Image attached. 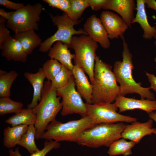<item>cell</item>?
Segmentation results:
<instances>
[{"label": "cell", "instance_id": "cell-1", "mask_svg": "<svg viewBox=\"0 0 156 156\" xmlns=\"http://www.w3.org/2000/svg\"><path fill=\"white\" fill-rule=\"evenodd\" d=\"M122 39V60L115 62L113 70L117 81L120 84L119 95L125 96L128 94L135 93L140 95L141 99L155 100V95L150 90L151 88L143 87L141 83H137L134 79L132 75L134 68L132 55L124 38Z\"/></svg>", "mask_w": 156, "mask_h": 156}, {"label": "cell", "instance_id": "cell-2", "mask_svg": "<svg viewBox=\"0 0 156 156\" xmlns=\"http://www.w3.org/2000/svg\"><path fill=\"white\" fill-rule=\"evenodd\" d=\"M112 66L96 56L94 69V80L91 84L93 93L92 104L113 103L119 95V86Z\"/></svg>", "mask_w": 156, "mask_h": 156}, {"label": "cell", "instance_id": "cell-3", "mask_svg": "<svg viewBox=\"0 0 156 156\" xmlns=\"http://www.w3.org/2000/svg\"><path fill=\"white\" fill-rule=\"evenodd\" d=\"M61 98L57 95V89L53 87L51 81H45L41 100L33 109L37 116L34 125L36 139H40L48 125L55 120L57 115L62 110V105L60 101Z\"/></svg>", "mask_w": 156, "mask_h": 156}, {"label": "cell", "instance_id": "cell-4", "mask_svg": "<svg viewBox=\"0 0 156 156\" xmlns=\"http://www.w3.org/2000/svg\"><path fill=\"white\" fill-rule=\"evenodd\" d=\"M126 125L123 122L95 125L83 131L76 142L80 145L94 148L109 147L114 141L122 138L121 134Z\"/></svg>", "mask_w": 156, "mask_h": 156}, {"label": "cell", "instance_id": "cell-5", "mask_svg": "<svg viewBox=\"0 0 156 156\" xmlns=\"http://www.w3.org/2000/svg\"><path fill=\"white\" fill-rule=\"evenodd\" d=\"M94 125L92 119L88 115L65 123L55 119L49 124L40 139L58 142L66 141L76 142L83 131Z\"/></svg>", "mask_w": 156, "mask_h": 156}, {"label": "cell", "instance_id": "cell-6", "mask_svg": "<svg viewBox=\"0 0 156 156\" xmlns=\"http://www.w3.org/2000/svg\"><path fill=\"white\" fill-rule=\"evenodd\" d=\"M69 47L75 52V65L81 68L88 75L92 84L94 80V69L98 43L89 36H73Z\"/></svg>", "mask_w": 156, "mask_h": 156}, {"label": "cell", "instance_id": "cell-7", "mask_svg": "<svg viewBox=\"0 0 156 156\" xmlns=\"http://www.w3.org/2000/svg\"><path fill=\"white\" fill-rule=\"evenodd\" d=\"M49 14L52 23L57 27V29L53 35L42 43L39 49L40 51L46 53L49 51L53 44L57 41L67 44L69 47L72 38L74 35H88L84 29L76 30L74 27V26L80 23L81 20H74L64 12L62 15L54 16L51 14Z\"/></svg>", "mask_w": 156, "mask_h": 156}, {"label": "cell", "instance_id": "cell-8", "mask_svg": "<svg viewBox=\"0 0 156 156\" xmlns=\"http://www.w3.org/2000/svg\"><path fill=\"white\" fill-rule=\"evenodd\" d=\"M44 8L40 3L34 5L27 4L22 9L12 11L6 26L14 33L38 29V22Z\"/></svg>", "mask_w": 156, "mask_h": 156}, {"label": "cell", "instance_id": "cell-9", "mask_svg": "<svg viewBox=\"0 0 156 156\" xmlns=\"http://www.w3.org/2000/svg\"><path fill=\"white\" fill-rule=\"evenodd\" d=\"M73 75L64 86L57 89V94L62 97L61 115L65 116L73 114H78L82 117L87 116L86 103L77 91Z\"/></svg>", "mask_w": 156, "mask_h": 156}, {"label": "cell", "instance_id": "cell-10", "mask_svg": "<svg viewBox=\"0 0 156 156\" xmlns=\"http://www.w3.org/2000/svg\"><path fill=\"white\" fill-rule=\"evenodd\" d=\"M86 103L87 115L92 119L95 125L119 122H133L137 121L135 118L118 113V108L114 103Z\"/></svg>", "mask_w": 156, "mask_h": 156}, {"label": "cell", "instance_id": "cell-11", "mask_svg": "<svg viewBox=\"0 0 156 156\" xmlns=\"http://www.w3.org/2000/svg\"><path fill=\"white\" fill-rule=\"evenodd\" d=\"M100 19L109 39L124 37L123 34L129 26L121 16L112 12L105 10L101 12Z\"/></svg>", "mask_w": 156, "mask_h": 156}, {"label": "cell", "instance_id": "cell-12", "mask_svg": "<svg viewBox=\"0 0 156 156\" xmlns=\"http://www.w3.org/2000/svg\"><path fill=\"white\" fill-rule=\"evenodd\" d=\"M83 29L95 42L104 49L109 48L111 43L107 33L99 18L93 14L88 17L84 25Z\"/></svg>", "mask_w": 156, "mask_h": 156}, {"label": "cell", "instance_id": "cell-13", "mask_svg": "<svg viewBox=\"0 0 156 156\" xmlns=\"http://www.w3.org/2000/svg\"><path fill=\"white\" fill-rule=\"evenodd\" d=\"M114 103L119 109L120 113L135 109L142 110L148 114L156 111L155 100L145 99L139 100L118 95Z\"/></svg>", "mask_w": 156, "mask_h": 156}, {"label": "cell", "instance_id": "cell-14", "mask_svg": "<svg viewBox=\"0 0 156 156\" xmlns=\"http://www.w3.org/2000/svg\"><path fill=\"white\" fill-rule=\"evenodd\" d=\"M153 120L151 119L143 123L133 122L131 125H126L121 134L122 138L138 143L145 136L155 134L156 129L153 128Z\"/></svg>", "mask_w": 156, "mask_h": 156}, {"label": "cell", "instance_id": "cell-15", "mask_svg": "<svg viewBox=\"0 0 156 156\" xmlns=\"http://www.w3.org/2000/svg\"><path fill=\"white\" fill-rule=\"evenodd\" d=\"M1 55L7 60L24 63L27 59V55L24 51L20 42L11 36L1 45Z\"/></svg>", "mask_w": 156, "mask_h": 156}, {"label": "cell", "instance_id": "cell-16", "mask_svg": "<svg viewBox=\"0 0 156 156\" xmlns=\"http://www.w3.org/2000/svg\"><path fill=\"white\" fill-rule=\"evenodd\" d=\"M136 7L134 0H110L104 9L117 13L129 27H131L135 17L134 12Z\"/></svg>", "mask_w": 156, "mask_h": 156}, {"label": "cell", "instance_id": "cell-17", "mask_svg": "<svg viewBox=\"0 0 156 156\" xmlns=\"http://www.w3.org/2000/svg\"><path fill=\"white\" fill-rule=\"evenodd\" d=\"M77 91L86 101L92 104V86L89 82L83 70L78 66L75 65L72 70Z\"/></svg>", "mask_w": 156, "mask_h": 156}, {"label": "cell", "instance_id": "cell-18", "mask_svg": "<svg viewBox=\"0 0 156 156\" xmlns=\"http://www.w3.org/2000/svg\"><path fill=\"white\" fill-rule=\"evenodd\" d=\"M24 76L33 88L32 99L31 102L27 105V108L33 109L38 105V102L41 100L44 80L46 78L42 68H39L38 71L35 73L26 72L24 73Z\"/></svg>", "mask_w": 156, "mask_h": 156}, {"label": "cell", "instance_id": "cell-19", "mask_svg": "<svg viewBox=\"0 0 156 156\" xmlns=\"http://www.w3.org/2000/svg\"><path fill=\"white\" fill-rule=\"evenodd\" d=\"M137 12L133 22V24L138 23L143 31V37L151 40L154 38L156 33V27L151 26L149 24L145 9V0H137Z\"/></svg>", "mask_w": 156, "mask_h": 156}, {"label": "cell", "instance_id": "cell-20", "mask_svg": "<svg viewBox=\"0 0 156 156\" xmlns=\"http://www.w3.org/2000/svg\"><path fill=\"white\" fill-rule=\"evenodd\" d=\"M68 48L67 44L57 41L49 51L48 55L50 59L57 60L62 65L72 70L74 65L72 60L74 59L75 55L71 53Z\"/></svg>", "mask_w": 156, "mask_h": 156}, {"label": "cell", "instance_id": "cell-21", "mask_svg": "<svg viewBox=\"0 0 156 156\" xmlns=\"http://www.w3.org/2000/svg\"><path fill=\"white\" fill-rule=\"evenodd\" d=\"M13 37L20 42L27 55L42 43L41 38L33 30L15 33Z\"/></svg>", "mask_w": 156, "mask_h": 156}, {"label": "cell", "instance_id": "cell-22", "mask_svg": "<svg viewBox=\"0 0 156 156\" xmlns=\"http://www.w3.org/2000/svg\"><path fill=\"white\" fill-rule=\"evenodd\" d=\"M28 126L19 125L8 127L3 130V144L7 148H12L17 145L23 135L26 132Z\"/></svg>", "mask_w": 156, "mask_h": 156}, {"label": "cell", "instance_id": "cell-23", "mask_svg": "<svg viewBox=\"0 0 156 156\" xmlns=\"http://www.w3.org/2000/svg\"><path fill=\"white\" fill-rule=\"evenodd\" d=\"M36 118L37 116L33 109H23L20 112L5 120V122L12 127L22 125H34Z\"/></svg>", "mask_w": 156, "mask_h": 156}, {"label": "cell", "instance_id": "cell-24", "mask_svg": "<svg viewBox=\"0 0 156 156\" xmlns=\"http://www.w3.org/2000/svg\"><path fill=\"white\" fill-rule=\"evenodd\" d=\"M113 142L109 146L107 153L110 156L122 155L129 156L132 154L131 149L136 143L132 141H127L121 138Z\"/></svg>", "mask_w": 156, "mask_h": 156}, {"label": "cell", "instance_id": "cell-25", "mask_svg": "<svg viewBox=\"0 0 156 156\" xmlns=\"http://www.w3.org/2000/svg\"><path fill=\"white\" fill-rule=\"evenodd\" d=\"M18 76L15 70L7 72L0 70V97H10L11 88L14 80Z\"/></svg>", "mask_w": 156, "mask_h": 156}, {"label": "cell", "instance_id": "cell-26", "mask_svg": "<svg viewBox=\"0 0 156 156\" xmlns=\"http://www.w3.org/2000/svg\"><path fill=\"white\" fill-rule=\"evenodd\" d=\"M36 133V129L34 125L29 126L26 132L22 136L17 144L26 148L30 155L40 150L35 142Z\"/></svg>", "mask_w": 156, "mask_h": 156}, {"label": "cell", "instance_id": "cell-27", "mask_svg": "<svg viewBox=\"0 0 156 156\" xmlns=\"http://www.w3.org/2000/svg\"><path fill=\"white\" fill-rule=\"evenodd\" d=\"M23 105L20 102L12 100L10 97L0 98V115L9 113H17L23 109Z\"/></svg>", "mask_w": 156, "mask_h": 156}, {"label": "cell", "instance_id": "cell-28", "mask_svg": "<svg viewBox=\"0 0 156 156\" xmlns=\"http://www.w3.org/2000/svg\"><path fill=\"white\" fill-rule=\"evenodd\" d=\"M44 144V146L42 149L35 152L29 156H46L52 149L58 148L60 145L59 142L53 140H46ZM9 153L10 156H23L20 153L18 147L16 148L14 151L10 149Z\"/></svg>", "mask_w": 156, "mask_h": 156}, {"label": "cell", "instance_id": "cell-29", "mask_svg": "<svg viewBox=\"0 0 156 156\" xmlns=\"http://www.w3.org/2000/svg\"><path fill=\"white\" fill-rule=\"evenodd\" d=\"M62 65L57 60L50 59L47 61L42 68L48 80L51 81L60 71Z\"/></svg>", "mask_w": 156, "mask_h": 156}, {"label": "cell", "instance_id": "cell-30", "mask_svg": "<svg viewBox=\"0 0 156 156\" xmlns=\"http://www.w3.org/2000/svg\"><path fill=\"white\" fill-rule=\"evenodd\" d=\"M71 10L70 17L77 21L80 18L85 10L90 6L88 0H70Z\"/></svg>", "mask_w": 156, "mask_h": 156}, {"label": "cell", "instance_id": "cell-31", "mask_svg": "<svg viewBox=\"0 0 156 156\" xmlns=\"http://www.w3.org/2000/svg\"><path fill=\"white\" fill-rule=\"evenodd\" d=\"M72 75V70L68 69L62 65L60 71L51 81L52 86L57 89L64 86L67 83L70 78Z\"/></svg>", "mask_w": 156, "mask_h": 156}, {"label": "cell", "instance_id": "cell-32", "mask_svg": "<svg viewBox=\"0 0 156 156\" xmlns=\"http://www.w3.org/2000/svg\"><path fill=\"white\" fill-rule=\"evenodd\" d=\"M7 20L0 16V45L4 41L12 36L10 32L7 27H6L5 23Z\"/></svg>", "mask_w": 156, "mask_h": 156}, {"label": "cell", "instance_id": "cell-33", "mask_svg": "<svg viewBox=\"0 0 156 156\" xmlns=\"http://www.w3.org/2000/svg\"><path fill=\"white\" fill-rule=\"evenodd\" d=\"M110 0H88L90 6L92 10L98 11L103 9L109 3Z\"/></svg>", "mask_w": 156, "mask_h": 156}, {"label": "cell", "instance_id": "cell-34", "mask_svg": "<svg viewBox=\"0 0 156 156\" xmlns=\"http://www.w3.org/2000/svg\"><path fill=\"white\" fill-rule=\"evenodd\" d=\"M0 4L7 8L16 11L25 6L23 3H16L8 0H0Z\"/></svg>", "mask_w": 156, "mask_h": 156}, {"label": "cell", "instance_id": "cell-35", "mask_svg": "<svg viewBox=\"0 0 156 156\" xmlns=\"http://www.w3.org/2000/svg\"><path fill=\"white\" fill-rule=\"evenodd\" d=\"M57 8L63 11L70 17L71 10L70 0H59Z\"/></svg>", "mask_w": 156, "mask_h": 156}, {"label": "cell", "instance_id": "cell-36", "mask_svg": "<svg viewBox=\"0 0 156 156\" xmlns=\"http://www.w3.org/2000/svg\"><path fill=\"white\" fill-rule=\"evenodd\" d=\"M145 73L150 84V87L156 93V76L153 74L146 72Z\"/></svg>", "mask_w": 156, "mask_h": 156}, {"label": "cell", "instance_id": "cell-37", "mask_svg": "<svg viewBox=\"0 0 156 156\" xmlns=\"http://www.w3.org/2000/svg\"><path fill=\"white\" fill-rule=\"evenodd\" d=\"M145 4L148 8L156 11V1L155 0H145Z\"/></svg>", "mask_w": 156, "mask_h": 156}, {"label": "cell", "instance_id": "cell-38", "mask_svg": "<svg viewBox=\"0 0 156 156\" xmlns=\"http://www.w3.org/2000/svg\"><path fill=\"white\" fill-rule=\"evenodd\" d=\"M12 14V12H7L4 9L2 8L0 9V16L6 19L7 21L10 18Z\"/></svg>", "mask_w": 156, "mask_h": 156}, {"label": "cell", "instance_id": "cell-39", "mask_svg": "<svg viewBox=\"0 0 156 156\" xmlns=\"http://www.w3.org/2000/svg\"><path fill=\"white\" fill-rule=\"evenodd\" d=\"M150 118L154 120L156 123V112L155 111L148 114ZM155 134H156V133Z\"/></svg>", "mask_w": 156, "mask_h": 156}, {"label": "cell", "instance_id": "cell-40", "mask_svg": "<svg viewBox=\"0 0 156 156\" xmlns=\"http://www.w3.org/2000/svg\"><path fill=\"white\" fill-rule=\"evenodd\" d=\"M154 38L155 39L154 44L155 46L156 47V33L155 34Z\"/></svg>", "mask_w": 156, "mask_h": 156}, {"label": "cell", "instance_id": "cell-41", "mask_svg": "<svg viewBox=\"0 0 156 156\" xmlns=\"http://www.w3.org/2000/svg\"><path fill=\"white\" fill-rule=\"evenodd\" d=\"M154 61L156 63V57L154 58Z\"/></svg>", "mask_w": 156, "mask_h": 156}]
</instances>
